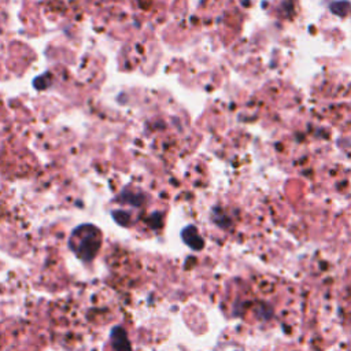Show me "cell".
<instances>
[{
  "label": "cell",
  "mask_w": 351,
  "mask_h": 351,
  "mask_svg": "<svg viewBox=\"0 0 351 351\" xmlns=\"http://www.w3.org/2000/svg\"><path fill=\"white\" fill-rule=\"evenodd\" d=\"M76 240H71V247L84 261H91L100 246V233L94 227H81L74 232Z\"/></svg>",
  "instance_id": "obj_1"
},
{
  "label": "cell",
  "mask_w": 351,
  "mask_h": 351,
  "mask_svg": "<svg viewBox=\"0 0 351 351\" xmlns=\"http://www.w3.org/2000/svg\"><path fill=\"white\" fill-rule=\"evenodd\" d=\"M181 237L184 240V243L190 246L195 251H199L205 246V240L199 235V232H198V229L195 227L184 228V231L181 232Z\"/></svg>",
  "instance_id": "obj_2"
},
{
  "label": "cell",
  "mask_w": 351,
  "mask_h": 351,
  "mask_svg": "<svg viewBox=\"0 0 351 351\" xmlns=\"http://www.w3.org/2000/svg\"><path fill=\"white\" fill-rule=\"evenodd\" d=\"M117 332H118V336L117 338L116 335L113 334V340H114V346L118 351H130V343H129L128 338H126V334L122 328H117Z\"/></svg>",
  "instance_id": "obj_3"
}]
</instances>
